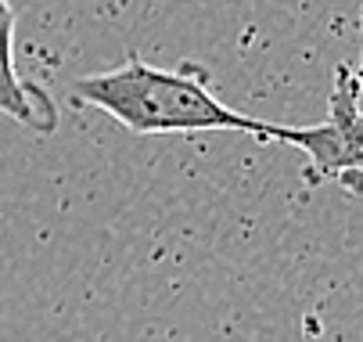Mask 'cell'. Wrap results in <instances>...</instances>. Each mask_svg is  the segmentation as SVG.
<instances>
[{"label": "cell", "mask_w": 363, "mask_h": 342, "mask_svg": "<svg viewBox=\"0 0 363 342\" xmlns=\"http://www.w3.org/2000/svg\"><path fill=\"white\" fill-rule=\"evenodd\" d=\"M72 97L112 116L119 126H126L137 137L234 130V133H252L259 140H270L274 130V123L241 116L238 109L220 101L209 69L198 62L162 69L130 55L116 69L72 79Z\"/></svg>", "instance_id": "cell-1"}, {"label": "cell", "mask_w": 363, "mask_h": 342, "mask_svg": "<svg viewBox=\"0 0 363 342\" xmlns=\"http://www.w3.org/2000/svg\"><path fill=\"white\" fill-rule=\"evenodd\" d=\"M270 140L306 152V184L335 180L352 194H363V112L359 79L349 65H335L328 119L317 126H281L274 123Z\"/></svg>", "instance_id": "cell-2"}, {"label": "cell", "mask_w": 363, "mask_h": 342, "mask_svg": "<svg viewBox=\"0 0 363 342\" xmlns=\"http://www.w3.org/2000/svg\"><path fill=\"white\" fill-rule=\"evenodd\" d=\"M0 116L15 119L40 137H50L58 130L55 97L29 83L15 65V11L8 0H0Z\"/></svg>", "instance_id": "cell-3"}, {"label": "cell", "mask_w": 363, "mask_h": 342, "mask_svg": "<svg viewBox=\"0 0 363 342\" xmlns=\"http://www.w3.org/2000/svg\"><path fill=\"white\" fill-rule=\"evenodd\" d=\"M356 76H359V79H363V65H359V72H356Z\"/></svg>", "instance_id": "cell-4"}]
</instances>
